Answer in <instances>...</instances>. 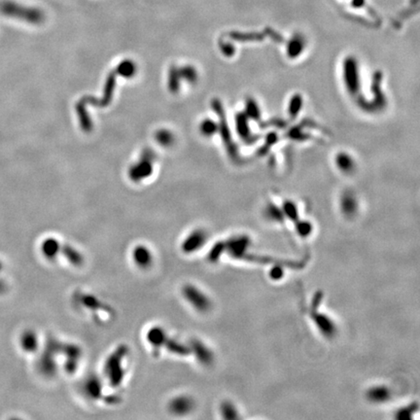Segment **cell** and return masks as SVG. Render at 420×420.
Here are the masks:
<instances>
[{
  "mask_svg": "<svg viewBox=\"0 0 420 420\" xmlns=\"http://www.w3.org/2000/svg\"><path fill=\"white\" fill-rule=\"evenodd\" d=\"M0 13L6 17L17 18L30 23H39L43 18V14L40 10L23 6L11 0L0 2Z\"/></svg>",
  "mask_w": 420,
  "mask_h": 420,
  "instance_id": "6da1fadb",
  "label": "cell"
},
{
  "mask_svg": "<svg viewBox=\"0 0 420 420\" xmlns=\"http://www.w3.org/2000/svg\"><path fill=\"white\" fill-rule=\"evenodd\" d=\"M183 295L190 305L197 311L204 312L210 310L211 302L207 295L194 285H185L183 288Z\"/></svg>",
  "mask_w": 420,
  "mask_h": 420,
  "instance_id": "7a4b0ae2",
  "label": "cell"
},
{
  "mask_svg": "<svg viewBox=\"0 0 420 420\" xmlns=\"http://www.w3.org/2000/svg\"><path fill=\"white\" fill-rule=\"evenodd\" d=\"M250 238L246 235H239L231 238L226 242L225 250H227L234 258L244 257L250 246Z\"/></svg>",
  "mask_w": 420,
  "mask_h": 420,
  "instance_id": "3957f363",
  "label": "cell"
},
{
  "mask_svg": "<svg viewBox=\"0 0 420 420\" xmlns=\"http://www.w3.org/2000/svg\"><path fill=\"white\" fill-rule=\"evenodd\" d=\"M313 321L315 326L320 331V333L328 339L333 338L336 335L337 327L335 322L326 314L317 312L313 315Z\"/></svg>",
  "mask_w": 420,
  "mask_h": 420,
  "instance_id": "277c9868",
  "label": "cell"
},
{
  "mask_svg": "<svg viewBox=\"0 0 420 420\" xmlns=\"http://www.w3.org/2000/svg\"><path fill=\"white\" fill-rule=\"evenodd\" d=\"M367 398L374 404L385 403L391 398V392L388 387L384 385H375L369 389L367 392Z\"/></svg>",
  "mask_w": 420,
  "mask_h": 420,
  "instance_id": "5b68a950",
  "label": "cell"
},
{
  "mask_svg": "<svg viewBox=\"0 0 420 420\" xmlns=\"http://www.w3.org/2000/svg\"><path fill=\"white\" fill-rule=\"evenodd\" d=\"M206 236L203 232H196L191 234L182 244V249L186 253H192L201 248L205 243Z\"/></svg>",
  "mask_w": 420,
  "mask_h": 420,
  "instance_id": "8992f818",
  "label": "cell"
},
{
  "mask_svg": "<svg viewBox=\"0 0 420 420\" xmlns=\"http://www.w3.org/2000/svg\"><path fill=\"white\" fill-rule=\"evenodd\" d=\"M133 261L136 265H138L142 268L148 267L150 264H152V261H153V256L151 254V251L143 245L135 247L133 250Z\"/></svg>",
  "mask_w": 420,
  "mask_h": 420,
  "instance_id": "52a82bcc",
  "label": "cell"
},
{
  "mask_svg": "<svg viewBox=\"0 0 420 420\" xmlns=\"http://www.w3.org/2000/svg\"><path fill=\"white\" fill-rule=\"evenodd\" d=\"M59 249H60V243L56 239H48L42 244V252L45 255V257L50 260H53L56 258V256L58 255L60 251Z\"/></svg>",
  "mask_w": 420,
  "mask_h": 420,
  "instance_id": "ba28073f",
  "label": "cell"
},
{
  "mask_svg": "<svg viewBox=\"0 0 420 420\" xmlns=\"http://www.w3.org/2000/svg\"><path fill=\"white\" fill-rule=\"evenodd\" d=\"M21 344L22 348L28 352H32L37 347V337L34 333L28 332L23 334L21 338Z\"/></svg>",
  "mask_w": 420,
  "mask_h": 420,
  "instance_id": "9c48e42d",
  "label": "cell"
},
{
  "mask_svg": "<svg viewBox=\"0 0 420 420\" xmlns=\"http://www.w3.org/2000/svg\"><path fill=\"white\" fill-rule=\"evenodd\" d=\"M175 401L177 403H179L180 405L172 404H171V409H172V411H175L178 414L186 413V411L188 412L194 406L192 400L189 399V398H186V397H181V398L175 399Z\"/></svg>",
  "mask_w": 420,
  "mask_h": 420,
  "instance_id": "30bf717a",
  "label": "cell"
},
{
  "mask_svg": "<svg viewBox=\"0 0 420 420\" xmlns=\"http://www.w3.org/2000/svg\"><path fill=\"white\" fill-rule=\"evenodd\" d=\"M195 345L200 350L199 351V354H198V359H200L202 363H204V364L211 363V361L213 360V356H212L211 351H209V349L206 348L201 342H196Z\"/></svg>",
  "mask_w": 420,
  "mask_h": 420,
  "instance_id": "8fae6325",
  "label": "cell"
},
{
  "mask_svg": "<svg viewBox=\"0 0 420 420\" xmlns=\"http://www.w3.org/2000/svg\"><path fill=\"white\" fill-rule=\"evenodd\" d=\"M221 411H222V414L225 418L232 419V418H237L238 417L237 410L235 409L234 405L231 403H229V402H225L224 404H222Z\"/></svg>",
  "mask_w": 420,
  "mask_h": 420,
  "instance_id": "7c38bea8",
  "label": "cell"
},
{
  "mask_svg": "<svg viewBox=\"0 0 420 420\" xmlns=\"http://www.w3.org/2000/svg\"><path fill=\"white\" fill-rule=\"evenodd\" d=\"M297 230H298V233L301 236L306 237L309 234H311L312 227H311V224H309L307 222H302V223H299V225L297 227Z\"/></svg>",
  "mask_w": 420,
  "mask_h": 420,
  "instance_id": "4fadbf2b",
  "label": "cell"
},
{
  "mask_svg": "<svg viewBox=\"0 0 420 420\" xmlns=\"http://www.w3.org/2000/svg\"><path fill=\"white\" fill-rule=\"evenodd\" d=\"M269 274H270V277L272 278V279H279L281 278L282 276H283V274H284V272H283V269H282V267L281 266H275V267H273L271 270H270V272H269Z\"/></svg>",
  "mask_w": 420,
  "mask_h": 420,
  "instance_id": "5bb4252c",
  "label": "cell"
}]
</instances>
